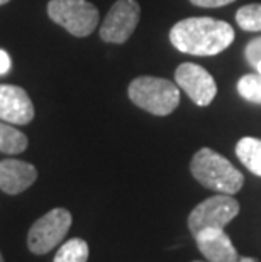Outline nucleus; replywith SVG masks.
<instances>
[{
    "mask_svg": "<svg viewBox=\"0 0 261 262\" xmlns=\"http://www.w3.org/2000/svg\"><path fill=\"white\" fill-rule=\"evenodd\" d=\"M234 27L212 17H188L171 27L170 42L180 53L215 56L234 41Z\"/></svg>",
    "mask_w": 261,
    "mask_h": 262,
    "instance_id": "nucleus-1",
    "label": "nucleus"
},
{
    "mask_svg": "<svg viewBox=\"0 0 261 262\" xmlns=\"http://www.w3.org/2000/svg\"><path fill=\"white\" fill-rule=\"evenodd\" d=\"M190 172L202 186L224 194H236L244 185L243 172L210 147H202L193 154Z\"/></svg>",
    "mask_w": 261,
    "mask_h": 262,
    "instance_id": "nucleus-2",
    "label": "nucleus"
},
{
    "mask_svg": "<svg viewBox=\"0 0 261 262\" xmlns=\"http://www.w3.org/2000/svg\"><path fill=\"white\" fill-rule=\"evenodd\" d=\"M131 102L146 112L165 117L175 112L180 103V88L176 83L156 76H137L127 88Z\"/></svg>",
    "mask_w": 261,
    "mask_h": 262,
    "instance_id": "nucleus-3",
    "label": "nucleus"
},
{
    "mask_svg": "<svg viewBox=\"0 0 261 262\" xmlns=\"http://www.w3.org/2000/svg\"><path fill=\"white\" fill-rule=\"evenodd\" d=\"M48 15L75 37L90 36L98 26V10L87 0H49Z\"/></svg>",
    "mask_w": 261,
    "mask_h": 262,
    "instance_id": "nucleus-4",
    "label": "nucleus"
},
{
    "mask_svg": "<svg viewBox=\"0 0 261 262\" xmlns=\"http://www.w3.org/2000/svg\"><path fill=\"white\" fill-rule=\"evenodd\" d=\"M239 213V203L232 194L219 193L198 203L188 215V228L195 237L207 228H224Z\"/></svg>",
    "mask_w": 261,
    "mask_h": 262,
    "instance_id": "nucleus-5",
    "label": "nucleus"
},
{
    "mask_svg": "<svg viewBox=\"0 0 261 262\" xmlns=\"http://www.w3.org/2000/svg\"><path fill=\"white\" fill-rule=\"evenodd\" d=\"M71 222L73 219L66 208H53L31 227L27 233V247L36 255L48 254L66 237Z\"/></svg>",
    "mask_w": 261,
    "mask_h": 262,
    "instance_id": "nucleus-6",
    "label": "nucleus"
},
{
    "mask_svg": "<svg viewBox=\"0 0 261 262\" xmlns=\"http://www.w3.org/2000/svg\"><path fill=\"white\" fill-rule=\"evenodd\" d=\"M141 7L136 0H117L101 26V39L105 42L124 44L139 24Z\"/></svg>",
    "mask_w": 261,
    "mask_h": 262,
    "instance_id": "nucleus-7",
    "label": "nucleus"
},
{
    "mask_svg": "<svg viewBox=\"0 0 261 262\" xmlns=\"http://www.w3.org/2000/svg\"><path fill=\"white\" fill-rule=\"evenodd\" d=\"M175 81L178 88H182L198 107H207L217 95V85H215L214 76L200 64H180L175 71Z\"/></svg>",
    "mask_w": 261,
    "mask_h": 262,
    "instance_id": "nucleus-8",
    "label": "nucleus"
},
{
    "mask_svg": "<svg viewBox=\"0 0 261 262\" xmlns=\"http://www.w3.org/2000/svg\"><path fill=\"white\" fill-rule=\"evenodd\" d=\"M34 119V105L24 88L0 83V120L26 125Z\"/></svg>",
    "mask_w": 261,
    "mask_h": 262,
    "instance_id": "nucleus-9",
    "label": "nucleus"
},
{
    "mask_svg": "<svg viewBox=\"0 0 261 262\" xmlns=\"http://www.w3.org/2000/svg\"><path fill=\"white\" fill-rule=\"evenodd\" d=\"M197 247L207 262H237V250L224 228H207L195 237Z\"/></svg>",
    "mask_w": 261,
    "mask_h": 262,
    "instance_id": "nucleus-10",
    "label": "nucleus"
},
{
    "mask_svg": "<svg viewBox=\"0 0 261 262\" xmlns=\"http://www.w3.org/2000/svg\"><path fill=\"white\" fill-rule=\"evenodd\" d=\"M37 169L32 164L19 159L0 161V189L7 194H19L34 185Z\"/></svg>",
    "mask_w": 261,
    "mask_h": 262,
    "instance_id": "nucleus-11",
    "label": "nucleus"
},
{
    "mask_svg": "<svg viewBox=\"0 0 261 262\" xmlns=\"http://www.w3.org/2000/svg\"><path fill=\"white\" fill-rule=\"evenodd\" d=\"M236 156L253 174L261 176V139L243 137L236 144Z\"/></svg>",
    "mask_w": 261,
    "mask_h": 262,
    "instance_id": "nucleus-12",
    "label": "nucleus"
},
{
    "mask_svg": "<svg viewBox=\"0 0 261 262\" xmlns=\"http://www.w3.org/2000/svg\"><path fill=\"white\" fill-rule=\"evenodd\" d=\"M29 146V139L15 127L0 122V152L21 154Z\"/></svg>",
    "mask_w": 261,
    "mask_h": 262,
    "instance_id": "nucleus-13",
    "label": "nucleus"
},
{
    "mask_svg": "<svg viewBox=\"0 0 261 262\" xmlns=\"http://www.w3.org/2000/svg\"><path fill=\"white\" fill-rule=\"evenodd\" d=\"M88 244L83 238H70L58 249L53 262H87Z\"/></svg>",
    "mask_w": 261,
    "mask_h": 262,
    "instance_id": "nucleus-14",
    "label": "nucleus"
},
{
    "mask_svg": "<svg viewBox=\"0 0 261 262\" xmlns=\"http://www.w3.org/2000/svg\"><path fill=\"white\" fill-rule=\"evenodd\" d=\"M236 22L243 31L261 32V4H248L237 9Z\"/></svg>",
    "mask_w": 261,
    "mask_h": 262,
    "instance_id": "nucleus-15",
    "label": "nucleus"
},
{
    "mask_svg": "<svg viewBox=\"0 0 261 262\" xmlns=\"http://www.w3.org/2000/svg\"><path fill=\"white\" fill-rule=\"evenodd\" d=\"M237 93L251 103L261 105V75H244L237 81Z\"/></svg>",
    "mask_w": 261,
    "mask_h": 262,
    "instance_id": "nucleus-16",
    "label": "nucleus"
},
{
    "mask_svg": "<svg viewBox=\"0 0 261 262\" xmlns=\"http://www.w3.org/2000/svg\"><path fill=\"white\" fill-rule=\"evenodd\" d=\"M246 59L251 66H256L261 63V37H254L246 46Z\"/></svg>",
    "mask_w": 261,
    "mask_h": 262,
    "instance_id": "nucleus-17",
    "label": "nucleus"
},
{
    "mask_svg": "<svg viewBox=\"0 0 261 262\" xmlns=\"http://www.w3.org/2000/svg\"><path fill=\"white\" fill-rule=\"evenodd\" d=\"M197 7H205V9H215V7H224V5L232 4L234 0H190Z\"/></svg>",
    "mask_w": 261,
    "mask_h": 262,
    "instance_id": "nucleus-18",
    "label": "nucleus"
},
{
    "mask_svg": "<svg viewBox=\"0 0 261 262\" xmlns=\"http://www.w3.org/2000/svg\"><path fill=\"white\" fill-rule=\"evenodd\" d=\"M10 64H12V61H10V56L7 54V51H4V49H0V75L9 73Z\"/></svg>",
    "mask_w": 261,
    "mask_h": 262,
    "instance_id": "nucleus-19",
    "label": "nucleus"
},
{
    "mask_svg": "<svg viewBox=\"0 0 261 262\" xmlns=\"http://www.w3.org/2000/svg\"><path fill=\"white\" fill-rule=\"evenodd\" d=\"M237 262H256V259H253V257H241Z\"/></svg>",
    "mask_w": 261,
    "mask_h": 262,
    "instance_id": "nucleus-20",
    "label": "nucleus"
},
{
    "mask_svg": "<svg viewBox=\"0 0 261 262\" xmlns=\"http://www.w3.org/2000/svg\"><path fill=\"white\" fill-rule=\"evenodd\" d=\"M7 2H10V0H0V5H5Z\"/></svg>",
    "mask_w": 261,
    "mask_h": 262,
    "instance_id": "nucleus-21",
    "label": "nucleus"
},
{
    "mask_svg": "<svg viewBox=\"0 0 261 262\" xmlns=\"http://www.w3.org/2000/svg\"><path fill=\"white\" fill-rule=\"evenodd\" d=\"M256 71H258V73H259V75H261V63H259V64H258V66H256Z\"/></svg>",
    "mask_w": 261,
    "mask_h": 262,
    "instance_id": "nucleus-22",
    "label": "nucleus"
},
{
    "mask_svg": "<svg viewBox=\"0 0 261 262\" xmlns=\"http://www.w3.org/2000/svg\"><path fill=\"white\" fill-rule=\"evenodd\" d=\"M0 262H5V260H4V257H2V252H0Z\"/></svg>",
    "mask_w": 261,
    "mask_h": 262,
    "instance_id": "nucleus-23",
    "label": "nucleus"
},
{
    "mask_svg": "<svg viewBox=\"0 0 261 262\" xmlns=\"http://www.w3.org/2000/svg\"><path fill=\"white\" fill-rule=\"evenodd\" d=\"M193 262H204V260H193Z\"/></svg>",
    "mask_w": 261,
    "mask_h": 262,
    "instance_id": "nucleus-24",
    "label": "nucleus"
}]
</instances>
